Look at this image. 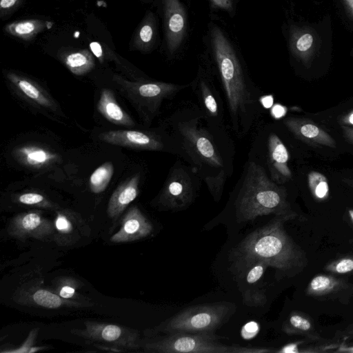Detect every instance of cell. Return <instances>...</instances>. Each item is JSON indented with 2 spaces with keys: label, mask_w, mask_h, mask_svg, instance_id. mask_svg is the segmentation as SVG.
Instances as JSON below:
<instances>
[{
  "label": "cell",
  "mask_w": 353,
  "mask_h": 353,
  "mask_svg": "<svg viewBox=\"0 0 353 353\" xmlns=\"http://www.w3.org/2000/svg\"><path fill=\"white\" fill-rule=\"evenodd\" d=\"M62 60L69 70L76 75H83L92 70L95 61L88 50L69 52L63 55Z\"/></svg>",
  "instance_id": "cell-23"
},
{
  "label": "cell",
  "mask_w": 353,
  "mask_h": 353,
  "mask_svg": "<svg viewBox=\"0 0 353 353\" xmlns=\"http://www.w3.org/2000/svg\"><path fill=\"white\" fill-rule=\"evenodd\" d=\"M139 174L119 185L112 194L108 205V214L111 219H117L132 202L139 193Z\"/></svg>",
  "instance_id": "cell-18"
},
{
  "label": "cell",
  "mask_w": 353,
  "mask_h": 353,
  "mask_svg": "<svg viewBox=\"0 0 353 353\" xmlns=\"http://www.w3.org/2000/svg\"><path fill=\"white\" fill-rule=\"evenodd\" d=\"M210 35L233 129L238 135H244L252 124L258 107L256 92L248 83L239 59L222 30L212 26Z\"/></svg>",
  "instance_id": "cell-2"
},
{
  "label": "cell",
  "mask_w": 353,
  "mask_h": 353,
  "mask_svg": "<svg viewBox=\"0 0 353 353\" xmlns=\"http://www.w3.org/2000/svg\"><path fill=\"white\" fill-rule=\"evenodd\" d=\"M46 348V347H34L33 346L29 351V353H32V352H37V351H39V350H44Z\"/></svg>",
  "instance_id": "cell-47"
},
{
  "label": "cell",
  "mask_w": 353,
  "mask_h": 353,
  "mask_svg": "<svg viewBox=\"0 0 353 353\" xmlns=\"http://www.w3.org/2000/svg\"><path fill=\"white\" fill-rule=\"evenodd\" d=\"M336 352L353 353V346L341 345L339 347H338V350Z\"/></svg>",
  "instance_id": "cell-44"
},
{
  "label": "cell",
  "mask_w": 353,
  "mask_h": 353,
  "mask_svg": "<svg viewBox=\"0 0 353 353\" xmlns=\"http://www.w3.org/2000/svg\"><path fill=\"white\" fill-rule=\"evenodd\" d=\"M324 270L338 275L353 274V255H345L336 258L327 263Z\"/></svg>",
  "instance_id": "cell-31"
},
{
  "label": "cell",
  "mask_w": 353,
  "mask_h": 353,
  "mask_svg": "<svg viewBox=\"0 0 353 353\" xmlns=\"http://www.w3.org/2000/svg\"><path fill=\"white\" fill-rule=\"evenodd\" d=\"M163 10L167 48L170 54H173L178 50L185 37V8L180 0H163Z\"/></svg>",
  "instance_id": "cell-11"
},
{
  "label": "cell",
  "mask_w": 353,
  "mask_h": 353,
  "mask_svg": "<svg viewBox=\"0 0 353 353\" xmlns=\"http://www.w3.org/2000/svg\"><path fill=\"white\" fill-rule=\"evenodd\" d=\"M235 208L239 222L252 221L269 214L297 216L287 200L285 189L269 178L263 168L253 161L248 164Z\"/></svg>",
  "instance_id": "cell-3"
},
{
  "label": "cell",
  "mask_w": 353,
  "mask_h": 353,
  "mask_svg": "<svg viewBox=\"0 0 353 353\" xmlns=\"http://www.w3.org/2000/svg\"><path fill=\"white\" fill-rule=\"evenodd\" d=\"M268 267V263L263 260H257L249 265L243 272L246 274L247 283L250 284L256 283L262 278Z\"/></svg>",
  "instance_id": "cell-32"
},
{
  "label": "cell",
  "mask_w": 353,
  "mask_h": 353,
  "mask_svg": "<svg viewBox=\"0 0 353 353\" xmlns=\"http://www.w3.org/2000/svg\"><path fill=\"white\" fill-rule=\"evenodd\" d=\"M315 38L306 30H294L290 37V48L293 53L305 63L314 52Z\"/></svg>",
  "instance_id": "cell-24"
},
{
  "label": "cell",
  "mask_w": 353,
  "mask_h": 353,
  "mask_svg": "<svg viewBox=\"0 0 353 353\" xmlns=\"http://www.w3.org/2000/svg\"><path fill=\"white\" fill-rule=\"evenodd\" d=\"M79 288L78 281L72 277H63L57 281L55 292L65 300L78 302L85 306H89L88 301L77 293Z\"/></svg>",
  "instance_id": "cell-29"
},
{
  "label": "cell",
  "mask_w": 353,
  "mask_h": 353,
  "mask_svg": "<svg viewBox=\"0 0 353 353\" xmlns=\"http://www.w3.org/2000/svg\"><path fill=\"white\" fill-rule=\"evenodd\" d=\"M259 101L264 108H270L273 105L274 99L272 95H265L260 97Z\"/></svg>",
  "instance_id": "cell-39"
},
{
  "label": "cell",
  "mask_w": 353,
  "mask_h": 353,
  "mask_svg": "<svg viewBox=\"0 0 353 353\" xmlns=\"http://www.w3.org/2000/svg\"><path fill=\"white\" fill-rule=\"evenodd\" d=\"M283 123L301 141L314 146L336 147V141L332 136L310 120L288 117L283 120Z\"/></svg>",
  "instance_id": "cell-15"
},
{
  "label": "cell",
  "mask_w": 353,
  "mask_h": 353,
  "mask_svg": "<svg viewBox=\"0 0 353 353\" xmlns=\"http://www.w3.org/2000/svg\"><path fill=\"white\" fill-rule=\"evenodd\" d=\"M194 196V185L188 172L182 167L172 169L160 196L162 206L168 210H183L192 203Z\"/></svg>",
  "instance_id": "cell-8"
},
{
  "label": "cell",
  "mask_w": 353,
  "mask_h": 353,
  "mask_svg": "<svg viewBox=\"0 0 353 353\" xmlns=\"http://www.w3.org/2000/svg\"><path fill=\"white\" fill-rule=\"evenodd\" d=\"M270 108L271 115L276 119L282 118L287 112L286 108L279 103L273 105Z\"/></svg>",
  "instance_id": "cell-37"
},
{
  "label": "cell",
  "mask_w": 353,
  "mask_h": 353,
  "mask_svg": "<svg viewBox=\"0 0 353 353\" xmlns=\"http://www.w3.org/2000/svg\"><path fill=\"white\" fill-rule=\"evenodd\" d=\"M84 329L70 332L91 342L108 343L117 348L137 350L142 346L139 332L129 327L106 323L85 321Z\"/></svg>",
  "instance_id": "cell-7"
},
{
  "label": "cell",
  "mask_w": 353,
  "mask_h": 353,
  "mask_svg": "<svg viewBox=\"0 0 353 353\" xmlns=\"http://www.w3.org/2000/svg\"><path fill=\"white\" fill-rule=\"evenodd\" d=\"M347 216L349 220L350 221L352 225H353V208L349 209L347 210Z\"/></svg>",
  "instance_id": "cell-46"
},
{
  "label": "cell",
  "mask_w": 353,
  "mask_h": 353,
  "mask_svg": "<svg viewBox=\"0 0 353 353\" xmlns=\"http://www.w3.org/2000/svg\"><path fill=\"white\" fill-rule=\"evenodd\" d=\"M153 225L140 210L131 208L122 219L121 228L110 237L112 243L131 242L149 236Z\"/></svg>",
  "instance_id": "cell-14"
},
{
  "label": "cell",
  "mask_w": 353,
  "mask_h": 353,
  "mask_svg": "<svg viewBox=\"0 0 353 353\" xmlns=\"http://www.w3.org/2000/svg\"><path fill=\"white\" fill-rule=\"evenodd\" d=\"M104 142L136 149L161 150L163 141L157 137L136 130H112L99 135Z\"/></svg>",
  "instance_id": "cell-13"
},
{
  "label": "cell",
  "mask_w": 353,
  "mask_h": 353,
  "mask_svg": "<svg viewBox=\"0 0 353 353\" xmlns=\"http://www.w3.org/2000/svg\"><path fill=\"white\" fill-rule=\"evenodd\" d=\"M196 92L205 113L208 117L218 119L219 107L212 86L204 79H199L196 86Z\"/></svg>",
  "instance_id": "cell-26"
},
{
  "label": "cell",
  "mask_w": 353,
  "mask_h": 353,
  "mask_svg": "<svg viewBox=\"0 0 353 353\" xmlns=\"http://www.w3.org/2000/svg\"><path fill=\"white\" fill-rule=\"evenodd\" d=\"M305 292L314 299L347 303L353 298V283L332 274H319L310 281Z\"/></svg>",
  "instance_id": "cell-10"
},
{
  "label": "cell",
  "mask_w": 353,
  "mask_h": 353,
  "mask_svg": "<svg viewBox=\"0 0 353 353\" xmlns=\"http://www.w3.org/2000/svg\"><path fill=\"white\" fill-rule=\"evenodd\" d=\"M157 36V23L152 12H148L133 38L132 46L139 50L148 51L155 41Z\"/></svg>",
  "instance_id": "cell-22"
},
{
  "label": "cell",
  "mask_w": 353,
  "mask_h": 353,
  "mask_svg": "<svg viewBox=\"0 0 353 353\" xmlns=\"http://www.w3.org/2000/svg\"><path fill=\"white\" fill-rule=\"evenodd\" d=\"M23 0H0V16L6 18L12 14Z\"/></svg>",
  "instance_id": "cell-36"
},
{
  "label": "cell",
  "mask_w": 353,
  "mask_h": 353,
  "mask_svg": "<svg viewBox=\"0 0 353 353\" xmlns=\"http://www.w3.org/2000/svg\"><path fill=\"white\" fill-rule=\"evenodd\" d=\"M282 330L287 334L302 335L312 341L321 339L312 319L308 314L299 311H293L289 314L283 324Z\"/></svg>",
  "instance_id": "cell-20"
},
{
  "label": "cell",
  "mask_w": 353,
  "mask_h": 353,
  "mask_svg": "<svg viewBox=\"0 0 353 353\" xmlns=\"http://www.w3.org/2000/svg\"><path fill=\"white\" fill-rule=\"evenodd\" d=\"M268 164L270 179L278 184H283L292 178L288 166L289 152L281 139L274 133L270 134L268 141Z\"/></svg>",
  "instance_id": "cell-16"
},
{
  "label": "cell",
  "mask_w": 353,
  "mask_h": 353,
  "mask_svg": "<svg viewBox=\"0 0 353 353\" xmlns=\"http://www.w3.org/2000/svg\"><path fill=\"white\" fill-rule=\"evenodd\" d=\"M39 332V328L32 329L23 343L16 349L1 350V352L6 353H29L30 350L33 347L34 340Z\"/></svg>",
  "instance_id": "cell-35"
},
{
  "label": "cell",
  "mask_w": 353,
  "mask_h": 353,
  "mask_svg": "<svg viewBox=\"0 0 353 353\" xmlns=\"http://www.w3.org/2000/svg\"><path fill=\"white\" fill-rule=\"evenodd\" d=\"M345 7L347 8V10L353 17V0H343Z\"/></svg>",
  "instance_id": "cell-43"
},
{
  "label": "cell",
  "mask_w": 353,
  "mask_h": 353,
  "mask_svg": "<svg viewBox=\"0 0 353 353\" xmlns=\"http://www.w3.org/2000/svg\"><path fill=\"white\" fill-rule=\"evenodd\" d=\"M342 130L345 139L353 144V128L342 125Z\"/></svg>",
  "instance_id": "cell-41"
},
{
  "label": "cell",
  "mask_w": 353,
  "mask_h": 353,
  "mask_svg": "<svg viewBox=\"0 0 353 353\" xmlns=\"http://www.w3.org/2000/svg\"><path fill=\"white\" fill-rule=\"evenodd\" d=\"M293 216H275L268 224L248 234L230 253L232 268L239 272L263 260L276 270L278 279L294 276L307 263L305 252L290 236L284 223Z\"/></svg>",
  "instance_id": "cell-1"
},
{
  "label": "cell",
  "mask_w": 353,
  "mask_h": 353,
  "mask_svg": "<svg viewBox=\"0 0 353 353\" xmlns=\"http://www.w3.org/2000/svg\"><path fill=\"white\" fill-rule=\"evenodd\" d=\"M307 183L313 197L322 201L327 199L330 194L327 179L322 173L311 171L307 174Z\"/></svg>",
  "instance_id": "cell-30"
},
{
  "label": "cell",
  "mask_w": 353,
  "mask_h": 353,
  "mask_svg": "<svg viewBox=\"0 0 353 353\" xmlns=\"http://www.w3.org/2000/svg\"><path fill=\"white\" fill-rule=\"evenodd\" d=\"M8 78L26 96L38 104L47 107L52 105L50 100L32 81L12 72L8 74Z\"/></svg>",
  "instance_id": "cell-27"
},
{
  "label": "cell",
  "mask_w": 353,
  "mask_h": 353,
  "mask_svg": "<svg viewBox=\"0 0 353 353\" xmlns=\"http://www.w3.org/2000/svg\"><path fill=\"white\" fill-rule=\"evenodd\" d=\"M97 108L107 120L116 125H134V121L131 117L119 106L112 92L108 89L102 90Z\"/></svg>",
  "instance_id": "cell-19"
},
{
  "label": "cell",
  "mask_w": 353,
  "mask_h": 353,
  "mask_svg": "<svg viewBox=\"0 0 353 353\" xmlns=\"http://www.w3.org/2000/svg\"><path fill=\"white\" fill-rule=\"evenodd\" d=\"M217 8L230 11L232 9V0H210Z\"/></svg>",
  "instance_id": "cell-38"
},
{
  "label": "cell",
  "mask_w": 353,
  "mask_h": 353,
  "mask_svg": "<svg viewBox=\"0 0 353 353\" xmlns=\"http://www.w3.org/2000/svg\"><path fill=\"white\" fill-rule=\"evenodd\" d=\"M225 174L223 169L216 176H207L205 181L215 201H219L222 194Z\"/></svg>",
  "instance_id": "cell-33"
},
{
  "label": "cell",
  "mask_w": 353,
  "mask_h": 353,
  "mask_svg": "<svg viewBox=\"0 0 353 353\" xmlns=\"http://www.w3.org/2000/svg\"><path fill=\"white\" fill-rule=\"evenodd\" d=\"M345 333L347 335H353V323L350 325L345 330Z\"/></svg>",
  "instance_id": "cell-45"
},
{
  "label": "cell",
  "mask_w": 353,
  "mask_h": 353,
  "mask_svg": "<svg viewBox=\"0 0 353 353\" xmlns=\"http://www.w3.org/2000/svg\"><path fill=\"white\" fill-rule=\"evenodd\" d=\"M51 25V22L41 19H27L8 23L4 27V30L14 37L30 41L46 29L50 28Z\"/></svg>",
  "instance_id": "cell-21"
},
{
  "label": "cell",
  "mask_w": 353,
  "mask_h": 353,
  "mask_svg": "<svg viewBox=\"0 0 353 353\" xmlns=\"http://www.w3.org/2000/svg\"><path fill=\"white\" fill-rule=\"evenodd\" d=\"M8 232L13 238L21 240L33 238L46 241L54 237V222L37 212L19 214L10 222Z\"/></svg>",
  "instance_id": "cell-9"
},
{
  "label": "cell",
  "mask_w": 353,
  "mask_h": 353,
  "mask_svg": "<svg viewBox=\"0 0 353 353\" xmlns=\"http://www.w3.org/2000/svg\"><path fill=\"white\" fill-rule=\"evenodd\" d=\"M17 157L23 163L31 167L41 168L53 161L56 155L37 146H26L17 150Z\"/></svg>",
  "instance_id": "cell-25"
},
{
  "label": "cell",
  "mask_w": 353,
  "mask_h": 353,
  "mask_svg": "<svg viewBox=\"0 0 353 353\" xmlns=\"http://www.w3.org/2000/svg\"><path fill=\"white\" fill-rule=\"evenodd\" d=\"M90 49L95 57L101 59L103 57V51L100 44L97 42H92L90 45Z\"/></svg>",
  "instance_id": "cell-40"
},
{
  "label": "cell",
  "mask_w": 353,
  "mask_h": 353,
  "mask_svg": "<svg viewBox=\"0 0 353 353\" xmlns=\"http://www.w3.org/2000/svg\"><path fill=\"white\" fill-rule=\"evenodd\" d=\"M142 343L143 350L152 353H263L274 350L265 347L225 345L214 333L178 332L150 337Z\"/></svg>",
  "instance_id": "cell-5"
},
{
  "label": "cell",
  "mask_w": 353,
  "mask_h": 353,
  "mask_svg": "<svg viewBox=\"0 0 353 353\" xmlns=\"http://www.w3.org/2000/svg\"><path fill=\"white\" fill-rule=\"evenodd\" d=\"M16 294V301L20 304L32 305L49 309L85 306L78 302L65 300L57 293L32 283L26 284L17 291Z\"/></svg>",
  "instance_id": "cell-12"
},
{
  "label": "cell",
  "mask_w": 353,
  "mask_h": 353,
  "mask_svg": "<svg viewBox=\"0 0 353 353\" xmlns=\"http://www.w3.org/2000/svg\"><path fill=\"white\" fill-rule=\"evenodd\" d=\"M85 226V223L72 212L59 211L54 221L53 240L61 246L74 244L81 238Z\"/></svg>",
  "instance_id": "cell-17"
},
{
  "label": "cell",
  "mask_w": 353,
  "mask_h": 353,
  "mask_svg": "<svg viewBox=\"0 0 353 353\" xmlns=\"http://www.w3.org/2000/svg\"><path fill=\"white\" fill-rule=\"evenodd\" d=\"M341 123L343 125H353V110L342 117Z\"/></svg>",
  "instance_id": "cell-42"
},
{
  "label": "cell",
  "mask_w": 353,
  "mask_h": 353,
  "mask_svg": "<svg viewBox=\"0 0 353 353\" xmlns=\"http://www.w3.org/2000/svg\"><path fill=\"white\" fill-rule=\"evenodd\" d=\"M185 150L195 164L217 169L223 166L221 157L212 137L199 127L197 119H185L175 126Z\"/></svg>",
  "instance_id": "cell-6"
},
{
  "label": "cell",
  "mask_w": 353,
  "mask_h": 353,
  "mask_svg": "<svg viewBox=\"0 0 353 353\" xmlns=\"http://www.w3.org/2000/svg\"><path fill=\"white\" fill-rule=\"evenodd\" d=\"M114 173L112 162H105L98 167L90 177V188L94 193L103 192L108 185Z\"/></svg>",
  "instance_id": "cell-28"
},
{
  "label": "cell",
  "mask_w": 353,
  "mask_h": 353,
  "mask_svg": "<svg viewBox=\"0 0 353 353\" xmlns=\"http://www.w3.org/2000/svg\"><path fill=\"white\" fill-rule=\"evenodd\" d=\"M236 305L219 301L187 307L153 328L144 332L146 337L178 332L214 333L234 314Z\"/></svg>",
  "instance_id": "cell-4"
},
{
  "label": "cell",
  "mask_w": 353,
  "mask_h": 353,
  "mask_svg": "<svg viewBox=\"0 0 353 353\" xmlns=\"http://www.w3.org/2000/svg\"><path fill=\"white\" fill-rule=\"evenodd\" d=\"M343 181L347 183L349 185L353 187V179H343Z\"/></svg>",
  "instance_id": "cell-48"
},
{
  "label": "cell",
  "mask_w": 353,
  "mask_h": 353,
  "mask_svg": "<svg viewBox=\"0 0 353 353\" xmlns=\"http://www.w3.org/2000/svg\"><path fill=\"white\" fill-rule=\"evenodd\" d=\"M18 201L25 205H39L43 207H50V203L41 194L28 192L21 194Z\"/></svg>",
  "instance_id": "cell-34"
}]
</instances>
